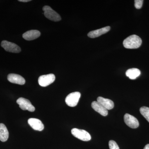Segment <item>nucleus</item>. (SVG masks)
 I'll use <instances>...</instances> for the list:
<instances>
[{"label": "nucleus", "mask_w": 149, "mask_h": 149, "mask_svg": "<svg viewBox=\"0 0 149 149\" xmlns=\"http://www.w3.org/2000/svg\"><path fill=\"white\" fill-rule=\"evenodd\" d=\"M142 40L139 36L133 35H130L123 41V45L126 49H138L142 44Z\"/></svg>", "instance_id": "obj_1"}, {"label": "nucleus", "mask_w": 149, "mask_h": 149, "mask_svg": "<svg viewBox=\"0 0 149 149\" xmlns=\"http://www.w3.org/2000/svg\"><path fill=\"white\" fill-rule=\"evenodd\" d=\"M43 10L44 11V15L48 19L54 22L61 20L60 15L49 6H45L43 8Z\"/></svg>", "instance_id": "obj_2"}, {"label": "nucleus", "mask_w": 149, "mask_h": 149, "mask_svg": "<svg viewBox=\"0 0 149 149\" xmlns=\"http://www.w3.org/2000/svg\"><path fill=\"white\" fill-rule=\"evenodd\" d=\"M71 133L75 138L81 141H88L91 139V135L85 130L74 128L71 130Z\"/></svg>", "instance_id": "obj_3"}, {"label": "nucleus", "mask_w": 149, "mask_h": 149, "mask_svg": "<svg viewBox=\"0 0 149 149\" xmlns=\"http://www.w3.org/2000/svg\"><path fill=\"white\" fill-rule=\"evenodd\" d=\"M81 94L78 92L70 93L67 96L65 101L68 106L74 107L77 106L80 100Z\"/></svg>", "instance_id": "obj_4"}, {"label": "nucleus", "mask_w": 149, "mask_h": 149, "mask_svg": "<svg viewBox=\"0 0 149 149\" xmlns=\"http://www.w3.org/2000/svg\"><path fill=\"white\" fill-rule=\"evenodd\" d=\"M55 76L53 74L41 75L38 79L39 85L42 87H45L50 85L55 80Z\"/></svg>", "instance_id": "obj_5"}, {"label": "nucleus", "mask_w": 149, "mask_h": 149, "mask_svg": "<svg viewBox=\"0 0 149 149\" xmlns=\"http://www.w3.org/2000/svg\"><path fill=\"white\" fill-rule=\"evenodd\" d=\"M16 102L19 105V107L23 110H28L30 112H33L35 111V107L27 99L20 97L17 99Z\"/></svg>", "instance_id": "obj_6"}, {"label": "nucleus", "mask_w": 149, "mask_h": 149, "mask_svg": "<svg viewBox=\"0 0 149 149\" xmlns=\"http://www.w3.org/2000/svg\"><path fill=\"white\" fill-rule=\"evenodd\" d=\"M1 46L6 51L10 52L18 53L21 52V49L16 44L6 40L2 42Z\"/></svg>", "instance_id": "obj_7"}, {"label": "nucleus", "mask_w": 149, "mask_h": 149, "mask_svg": "<svg viewBox=\"0 0 149 149\" xmlns=\"http://www.w3.org/2000/svg\"><path fill=\"white\" fill-rule=\"evenodd\" d=\"M124 120L125 124L130 128H136L139 127V120L133 116L126 113L124 116Z\"/></svg>", "instance_id": "obj_8"}, {"label": "nucleus", "mask_w": 149, "mask_h": 149, "mask_svg": "<svg viewBox=\"0 0 149 149\" xmlns=\"http://www.w3.org/2000/svg\"><path fill=\"white\" fill-rule=\"evenodd\" d=\"M8 80L10 83L18 85H23L25 84V80L19 74L11 73L8 75Z\"/></svg>", "instance_id": "obj_9"}, {"label": "nucleus", "mask_w": 149, "mask_h": 149, "mask_svg": "<svg viewBox=\"0 0 149 149\" xmlns=\"http://www.w3.org/2000/svg\"><path fill=\"white\" fill-rule=\"evenodd\" d=\"M28 123L34 130L40 131L44 130V124L40 119L30 118L28 119Z\"/></svg>", "instance_id": "obj_10"}, {"label": "nucleus", "mask_w": 149, "mask_h": 149, "mask_svg": "<svg viewBox=\"0 0 149 149\" xmlns=\"http://www.w3.org/2000/svg\"><path fill=\"white\" fill-rule=\"evenodd\" d=\"M110 30V27L107 26L101 29L91 31L88 34V36L90 38H94L100 37L103 34H105Z\"/></svg>", "instance_id": "obj_11"}, {"label": "nucleus", "mask_w": 149, "mask_h": 149, "mask_svg": "<svg viewBox=\"0 0 149 149\" xmlns=\"http://www.w3.org/2000/svg\"><path fill=\"white\" fill-rule=\"evenodd\" d=\"M41 33L37 30H31L27 31L22 35V37L24 40L31 41L37 39L40 37Z\"/></svg>", "instance_id": "obj_12"}, {"label": "nucleus", "mask_w": 149, "mask_h": 149, "mask_svg": "<svg viewBox=\"0 0 149 149\" xmlns=\"http://www.w3.org/2000/svg\"><path fill=\"white\" fill-rule=\"evenodd\" d=\"M97 102L107 110L111 109L114 107V103L109 99L99 97L97 99Z\"/></svg>", "instance_id": "obj_13"}, {"label": "nucleus", "mask_w": 149, "mask_h": 149, "mask_svg": "<svg viewBox=\"0 0 149 149\" xmlns=\"http://www.w3.org/2000/svg\"><path fill=\"white\" fill-rule=\"evenodd\" d=\"M91 106L93 109L103 116H105L107 115L108 113V110L105 108L97 102H93Z\"/></svg>", "instance_id": "obj_14"}, {"label": "nucleus", "mask_w": 149, "mask_h": 149, "mask_svg": "<svg viewBox=\"0 0 149 149\" xmlns=\"http://www.w3.org/2000/svg\"><path fill=\"white\" fill-rule=\"evenodd\" d=\"M9 137V132L6 125L0 123V141L4 142L7 141Z\"/></svg>", "instance_id": "obj_15"}, {"label": "nucleus", "mask_w": 149, "mask_h": 149, "mask_svg": "<svg viewBox=\"0 0 149 149\" xmlns=\"http://www.w3.org/2000/svg\"><path fill=\"white\" fill-rule=\"evenodd\" d=\"M141 73L140 70L136 68H130L128 70L125 72L126 76L131 80H135L140 76Z\"/></svg>", "instance_id": "obj_16"}, {"label": "nucleus", "mask_w": 149, "mask_h": 149, "mask_svg": "<svg viewBox=\"0 0 149 149\" xmlns=\"http://www.w3.org/2000/svg\"><path fill=\"white\" fill-rule=\"evenodd\" d=\"M141 114L146 118L149 122V108L146 107H143L140 108Z\"/></svg>", "instance_id": "obj_17"}, {"label": "nucleus", "mask_w": 149, "mask_h": 149, "mask_svg": "<svg viewBox=\"0 0 149 149\" xmlns=\"http://www.w3.org/2000/svg\"><path fill=\"white\" fill-rule=\"evenodd\" d=\"M109 145L110 149H119V147L117 145V143L113 140L109 141Z\"/></svg>", "instance_id": "obj_18"}, {"label": "nucleus", "mask_w": 149, "mask_h": 149, "mask_svg": "<svg viewBox=\"0 0 149 149\" xmlns=\"http://www.w3.org/2000/svg\"><path fill=\"white\" fill-rule=\"evenodd\" d=\"M134 1H135V6L136 8L139 9L142 8L143 3V0H135Z\"/></svg>", "instance_id": "obj_19"}, {"label": "nucleus", "mask_w": 149, "mask_h": 149, "mask_svg": "<svg viewBox=\"0 0 149 149\" xmlns=\"http://www.w3.org/2000/svg\"><path fill=\"white\" fill-rule=\"evenodd\" d=\"M19 1L22 2H28L30 1L31 0H19Z\"/></svg>", "instance_id": "obj_20"}, {"label": "nucleus", "mask_w": 149, "mask_h": 149, "mask_svg": "<svg viewBox=\"0 0 149 149\" xmlns=\"http://www.w3.org/2000/svg\"><path fill=\"white\" fill-rule=\"evenodd\" d=\"M143 149H149V144H147L146 145Z\"/></svg>", "instance_id": "obj_21"}]
</instances>
